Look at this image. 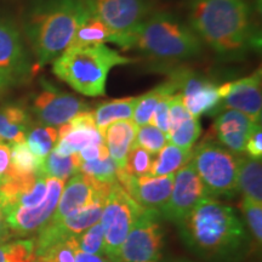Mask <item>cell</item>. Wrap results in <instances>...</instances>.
<instances>
[{"mask_svg":"<svg viewBox=\"0 0 262 262\" xmlns=\"http://www.w3.org/2000/svg\"><path fill=\"white\" fill-rule=\"evenodd\" d=\"M134 143L142 147L150 155H157L168 143V137L158 127L152 124H146V125L137 126Z\"/></svg>","mask_w":262,"mask_h":262,"instance_id":"obj_35","label":"cell"},{"mask_svg":"<svg viewBox=\"0 0 262 262\" xmlns=\"http://www.w3.org/2000/svg\"><path fill=\"white\" fill-rule=\"evenodd\" d=\"M45 195H47V178H45L44 175H41V173H39L37 181H35L34 185H33V187L29 189L28 192H26L24 194L19 195L17 202H16V204L12 206L11 209L34 208V206L39 205L42 201H44Z\"/></svg>","mask_w":262,"mask_h":262,"instance_id":"obj_39","label":"cell"},{"mask_svg":"<svg viewBox=\"0 0 262 262\" xmlns=\"http://www.w3.org/2000/svg\"><path fill=\"white\" fill-rule=\"evenodd\" d=\"M241 209L247 220L248 227L253 233L255 241L261 244L262 241V204L254 202L253 199L244 196Z\"/></svg>","mask_w":262,"mask_h":262,"instance_id":"obj_38","label":"cell"},{"mask_svg":"<svg viewBox=\"0 0 262 262\" xmlns=\"http://www.w3.org/2000/svg\"><path fill=\"white\" fill-rule=\"evenodd\" d=\"M107 41H113V33L101 19L91 15L78 28L70 48H84L90 47V45L104 44Z\"/></svg>","mask_w":262,"mask_h":262,"instance_id":"obj_28","label":"cell"},{"mask_svg":"<svg viewBox=\"0 0 262 262\" xmlns=\"http://www.w3.org/2000/svg\"><path fill=\"white\" fill-rule=\"evenodd\" d=\"M159 216V211L146 209L126 235L118 261L159 262L164 245L163 228L158 222Z\"/></svg>","mask_w":262,"mask_h":262,"instance_id":"obj_9","label":"cell"},{"mask_svg":"<svg viewBox=\"0 0 262 262\" xmlns=\"http://www.w3.org/2000/svg\"><path fill=\"white\" fill-rule=\"evenodd\" d=\"M104 44L84 48H68L52 62V73L84 96L97 97L106 94L110 71L120 64L133 63Z\"/></svg>","mask_w":262,"mask_h":262,"instance_id":"obj_5","label":"cell"},{"mask_svg":"<svg viewBox=\"0 0 262 262\" xmlns=\"http://www.w3.org/2000/svg\"><path fill=\"white\" fill-rule=\"evenodd\" d=\"M107 155H110V153H108L106 145H89L78 152L81 162H93V160H96Z\"/></svg>","mask_w":262,"mask_h":262,"instance_id":"obj_42","label":"cell"},{"mask_svg":"<svg viewBox=\"0 0 262 262\" xmlns=\"http://www.w3.org/2000/svg\"><path fill=\"white\" fill-rule=\"evenodd\" d=\"M31 70V61L18 28L9 19L0 18V71L21 80Z\"/></svg>","mask_w":262,"mask_h":262,"instance_id":"obj_16","label":"cell"},{"mask_svg":"<svg viewBox=\"0 0 262 262\" xmlns=\"http://www.w3.org/2000/svg\"><path fill=\"white\" fill-rule=\"evenodd\" d=\"M189 24L203 42L221 55L241 54L256 39L247 0H192Z\"/></svg>","mask_w":262,"mask_h":262,"instance_id":"obj_3","label":"cell"},{"mask_svg":"<svg viewBox=\"0 0 262 262\" xmlns=\"http://www.w3.org/2000/svg\"><path fill=\"white\" fill-rule=\"evenodd\" d=\"M81 160L78 153L63 157L57 155L54 149L42 160L40 166V173L45 178H55L66 181L71 176L78 173L80 169Z\"/></svg>","mask_w":262,"mask_h":262,"instance_id":"obj_27","label":"cell"},{"mask_svg":"<svg viewBox=\"0 0 262 262\" xmlns=\"http://www.w3.org/2000/svg\"><path fill=\"white\" fill-rule=\"evenodd\" d=\"M116 262H123V261H116Z\"/></svg>","mask_w":262,"mask_h":262,"instance_id":"obj_48","label":"cell"},{"mask_svg":"<svg viewBox=\"0 0 262 262\" xmlns=\"http://www.w3.org/2000/svg\"><path fill=\"white\" fill-rule=\"evenodd\" d=\"M136 102L137 97H126L98 104L93 113L98 133L102 137L104 131L112 123L133 118Z\"/></svg>","mask_w":262,"mask_h":262,"instance_id":"obj_23","label":"cell"},{"mask_svg":"<svg viewBox=\"0 0 262 262\" xmlns=\"http://www.w3.org/2000/svg\"><path fill=\"white\" fill-rule=\"evenodd\" d=\"M170 79L178 85L183 106L193 117L215 114L220 111L222 98L219 86L212 81L189 71L175 72Z\"/></svg>","mask_w":262,"mask_h":262,"instance_id":"obj_12","label":"cell"},{"mask_svg":"<svg viewBox=\"0 0 262 262\" xmlns=\"http://www.w3.org/2000/svg\"><path fill=\"white\" fill-rule=\"evenodd\" d=\"M238 189L254 202H262V166L260 159L241 156L237 175Z\"/></svg>","mask_w":262,"mask_h":262,"instance_id":"obj_22","label":"cell"},{"mask_svg":"<svg viewBox=\"0 0 262 262\" xmlns=\"http://www.w3.org/2000/svg\"><path fill=\"white\" fill-rule=\"evenodd\" d=\"M176 262H188V261H176Z\"/></svg>","mask_w":262,"mask_h":262,"instance_id":"obj_47","label":"cell"},{"mask_svg":"<svg viewBox=\"0 0 262 262\" xmlns=\"http://www.w3.org/2000/svg\"><path fill=\"white\" fill-rule=\"evenodd\" d=\"M42 160L33 155L26 141L14 143L10 145V169L6 173L17 176L38 175L40 173Z\"/></svg>","mask_w":262,"mask_h":262,"instance_id":"obj_29","label":"cell"},{"mask_svg":"<svg viewBox=\"0 0 262 262\" xmlns=\"http://www.w3.org/2000/svg\"><path fill=\"white\" fill-rule=\"evenodd\" d=\"M221 108L238 111L254 122L260 123L262 114L261 70L255 71L249 77L229 81L228 91L222 100Z\"/></svg>","mask_w":262,"mask_h":262,"instance_id":"obj_17","label":"cell"},{"mask_svg":"<svg viewBox=\"0 0 262 262\" xmlns=\"http://www.w3.org/2000/svg\"><path fill=\"white\" fill-rule=\"evenodd\" d=\"M146 208L134 201L119 183L114 182L104 201L101 226L104 233V255L118 261L120 248Z\"/></svg>","mask_w":262,"mask_h":262,"instance_id":"obj_7","label":"cell"},{"mask_svg":"<svg viewBox=\"0 0 262 262\" xmlns=\"http://www.w3.org/2000/svg\"><path fill=\"white\" fill-rule=\"evenodd\" d=\"M32 111L41 125L55 127L64 125L77 114L89 111V104L74 95L47 85L33 100Z\"/></svg>","mask_w":262,"mask_h":262,"instance_id":"obj_13","label":"cell"},{"mask_svg":"<svg viewBox=\"0 0 262 262\" xmlns=\"http://www.w3.org/2000/svg\"><path fill=\"white\" fill-rule=\"evenodd\" d=\"M17 79H15L12 75L6 73L4 71H0V94L5 93L9 88H11L12 85L17 83Z\"/></svg>","mask_w":262,"mask_h":262,"instance_id":"obj_46","label":"cell"},{"mask_svg":"<svg viewBox=\"0 0 262 262\" xmlns=\"http://www.w3.org/2000/svg\"><path fill=\"white\" fill-rule=\"evenodd\" d=\"M34 239L0 244V262H34Z\"/></svg>","mask_w":262,"mask_h":262,"instance_id":"obj_33","label":"cell"},{"mask_svg":"<svg viewBox=\"0 0 262 262\" xmlns=\"http://www.w3.org/2000/svg\"><path fill=\"white\" fill-rule=\"evenodd\" d=\"M124 50H136L158 60L182 61L198 56L203 41L181 19L168 12L148 15L123 41Z\"/></svg>","mask_w":262,"mask_h":262,"instance_id":"obj_4","label":"cell"},{"mask_svg":"<svg viewBox=\"0 0 262 262\" xmlns=\"http://www.w3.org/2000/svg\"><path fill=\"white\" fill-rule=\"evenodd\" d=\"M205 196H209L191 160L173 176L172 191L159 214L178 225Z\"/></svg>","mask_w":262,"mask_h":262,"instance_id":"obj_10","label":"cell"},{"mask_svg":"<svg viewBox=\"0 0 262 262\" xmlns=\"http://www.w3.org/2000/svg\"><path fill=\"white\" fill-rule=\"evenodd\" d=\"M245 152L248 153V156L250 158L254 159H261L262 156V130L261 125L255 127V130L251 133V135L249 136L247 141V145H245Z\"/></svg>","mask_w":262,"mask_h":262,"instance_id":"obj_41","label":"cell"},{"mask_svg":"<svg viewBox=\"0 0 262 262\" xmlns=\"http://www.w3.org/2000/svg\"><path fill=\"white\" fill-rule=\"evenodd\" d=\"M75 262H113V261L108 257L101 256V255L86 254L80 250H77V253H75Z\"/></svg>","mask_w":262,"mask_h":262,"instance_id":"obj_44","label":"cell"},{"mask_svg":"<svg viewBox=\"0 0 262 262\" xmlns=\"http://www.w3.org/2000/svg\"><path fill=\"white\" fill-rule=\"evenodd\" d=\"M113 183L97 182L84 173H75L62 189L57 208L50 221H60L88 208L98 196H107Z\"/></svg>","mask_w":262,"mask_h":262,"instance_id":"obj_15","label":"cell"},{"mask_svg":"<svg viewBox=\"0 0 262 262\" xmlns=\"http://www.w3.org/2000/svg\"><path fill=\"white\" fill-rule=\"evenodd\" d=\"M152 163V155L147 152L146 149H143L142 147L134 143L129 150V155H127L125 171L130 175L135 176V178L149 175Z\"/></svg>","mask_w":262,"mask_h":262,"instance_id":"obj_37","label":"cell"},{"mask_svg":"<svg viewBox=\"0 0 262 262\" xmlns=\"http://www.w3.org/2000/svg\"><path fill=\"white\" fill-rule=\"evenodd\" d=\"M192 158V149H183L180 147L166 143L157 158L153 159L149 176H166L175 173Z\"/></svg>","mask_w":262,"mask_h":262,"instance_id":"obj_26","label":"cell"},{"mask_svg":"<svg viewBox=\"0 0 262 262\" xmlns=\"http://www.w3.org/2000/svg\"><path fill=\"white\" fill-rule=\"evenodd\" d=\"M136 131L137 125L131 119L114 122L104 131L103 141L118 169H125L126 158L135 141Z\"/></svg>","mask_w":262,"mask_h":262,"instance_id":"obj_19","label":"cell"},{"mask_svg":"<svg viewBox=\"0 0 262 262\" xmlns=\"http://www.w3.org/2000/svg\"><path fill=\"white\" fill-rule=\"evenodd\" d=\"M118 166L110 155L93 162H81L79 171L97 182L112 183L117 181Z\"/></svg>","mask_w":262,"mask_h":262,"instance_id":"obj_32","label":"cell"},{"mask_svg":"<svg viewBox=\"0 0 262 262\" xmlns=\"http://www.w3.org/2000/svg\"><path fill=\"white\" fill-rule=\"evenodd\" d=\"M104 201H106V196H98L96 201L88 208L75 212L73 215L67 216V217L62 219L60 221H56L55 224L60 227L67 238L73 237V235H79L91 226L100 221L103 211Z\"/></svg>","mask_w":262,"mask_h":262,"instance_id":"obj_24","label":"cell"},{"mask_svg":"<svg viewBox=\"0 0 262 262\" xmlns=\"http://www.w3.org/2000/svg\"><path fill=\"white\" fill-rule=\"evenodd\" d=\"M178 226L193 253L210 260L238 257L248 241L234 209L210 196H205Z\"/></svg>","mask_w":262,"mask_h":262,"instance_id":"obj_1","label":"cell"},{"mask_svg":"<svg viewBox=\"0 0 262 262\" xmlns=\"http://www.w3.org/2000/svg\"><path fill=\"white\" fill-rule=\"evenodd\" d=\"M58 139V133L55 127L39 125L31 127L26 135V143L32 153L39 159H44L54 149Z\"/></svg>","mask_w":262,"mask_h":262,"instance_id":"obj_30","label":"cell"},{"mask_svg":"<svg viewBox=\"0 0 262 262\" xmlns=\"http://www.w3.org/2000/svg\"><path fill=\"white\" fill-rule=\"evenodd\" d=\"M173 176H135L130 175L125 169L117 170V181L125 189L127 194L137 204L146 209L160 211L168 202L172 191Z\"/></svg>","mask_w":262,"mask_h":262,"instance_id":"obj_14","label":"cell"},{"mask_svg":"<svg viewBox=\"0 0 262 262\" xmlns=\"http://www.w3.org/2000/svg\"><path fill=\"white\" fill-rule=\"evenodd\" d=\"M10 169V146L0 141V179L6 175Z\"/></svg>","mask_w":262,"mask_h":262,"instance_id":"obj_43","label":"cell"},{"mask_svg":"<svg viewBox=\"0 0 262 262\" xmlns=\"http://www.w3.org/2000/svg\"><path fill=\"white\" fill-rule=\"evenodd\" d=\"M12 237L11 231H10L8 224H6L4 212L0 208V244H4Z\"/></svg>","mask_w":262,"mask_h":262,"instance_id":"obj_45","label":"cell"},{"mask_svg":"<svg viewBox=\"0 0 262 262\" xmlns=\"http://www.w3.org/2000/svg\"><path fill=\"white\" fill-rule=\"evenodd\" d=\"M201 131L202 127L198 118L189 114L179 125L169 130L166 137H168V142L180 147V148L192 149L196 140L201 136Z\"/></svg>","mask_w":262,"mask_h":262,"instance_id":"obj_31","label":"cell"},{"mask_svg":"<svg viewBox=\"0 0 262 262\" xmlns=\"http://www.w3.org/2000/svg\"><path fill=\"white\" fill-rule=\"evenodd\" d=\"M91 15L103 22L113 33V41H123L149 15L150 0H85Z\"/></svg>","mask_w":262,"mask_h":262,"instance_id":"obj_8","label":"cell"},{"mask_svg":"<svg viewBox=\"0 0 262 262\" xmlns=\"http://www.w3.org/2000/svg\"><path fill=\"white\" fill-rule=\"evenodd\" d=\"M64 187V182L55 178H47V195L34 208H14L4 212L10 231L16 235H28L39 232L51 220Z\"/></svg>","mask_w":262,"mask_h":262,"instance_id":"obj_11","label":"cell"},{"mask_svg":"<svg viewBox=\"0 0 262 262\" xmlns=\"http://www.w3.org/2000/svg\"><path fill=\"white\" fill-rule=\"evenodd\" d=\"M77 241L75 235L58 242L51 245L40 254L35 255V261L38 262H75V253H77Z\"/></svg>","mask_w":262,"mask_h":262,"instance_id":"obj_34","label":"cell"},{"mask_svg":"<svg viewBox=\"0 0 262 262\" xmlns=\"http://www.w3.org/2000/svg\"><path fill=\"white\" fill-rule=\"evenodd\" d=\"M258 124L238 111L227 110L216 118L211 133L227 149L243 153L249 136Z\"/></svg>","mask_w":262,"mask_h":262,"instance_id":"obj_18","label":"cell"},{"mask_svg":"<svg viewBox=\"0 0 262 262\" xmlns=\"http://www.w3.org/2000/svg\"><path fill=\"white\" fill-rule=\"evenodd\" d=\"M178 85L175 84V81L170 79L165 81V83L158 85L155 89L148 91V93L142 95V96L137 97L133 122L137 126L149 124L150 118H152V114L155 112L159 101L165 96H172V95L178 94Z\"/></svg>","mask_w":262,"mask_h":262,"instance_id":"obj_25","label":"cell"},{"mask_svg":"<svg viewBox=\"0 0 262 262\" xmlns=\"http://www.w3.org/2000/svg\"><path fill=\"white\" fill-rule=\"evenodd\" d=\"M31 129V118L24 107L5 104L0 107V141L14 145L26 141Z\"/></svg>","mask_w":262,"mask_h":262,"instance_id":"obj_20","label":"cell"},{"mask_svg":"<svg viewBox=\"0 0 262 262\" xmlns=\"http://www.w3.org/2000/svg\"><path fill=\"white\" fill-rule=\"evenodd\" d=\"M78 250L86 254L104 255V233L101 224H95L79 235H75Z\"/></svg>","mask_w":262,"mask_h":262,"instance_id":"obj_36","label":"cell"},{"mask_svg":"<svg viewBox=\"0 0 262 262\" xmlns=\"http://www.w3.org/2000/svg\"><path fill=\"white\" fill-rule=\"evenodd\" d=\"M90 16L85 0H37L26 14L24 31L38 67L63 54Z\"/></svg>","mask_w":262,"mask_h":262,"instance_id":"obj_2","label":"cell"},{"mask_svg":"<svg viewBox=\"0 0 262 262\" xmlns=\"http://www.w3.org/2000/svg\"><path fill=\"white\" fill-rule=\"evenodd\" d=\"M34 262H38V261H35V260H34Z\"/></svg>","mask_w":262,"mask_h":262,"instance_id":"obj_49","label":"cell"},{"mask_svg":"<svg viewBox=\"0 0 262 262\" xmlns=\"http://www.w3.org/2000/svg\"><path fill=\"white\" fill-rule=\"evenodd\" d=\"M241 155L206 139L192 152L191 162L209 195H233Z\"/></svg>","mask_w":262,"mask_h":262,"instance_id":"obj_6","label":"cell"},{"mask_svg":"<svg viewBox=\"0 0 262 262\" xmlns=\"http://www.w3.org/2000/svg\"><path fill=\"white\" fill-rule=\"evenodd\" d=\"M172 96H165L159 101L149 120V124L158 127L165 135L168 134L169 129V104Z\"/></svg>","mask_w":262,"mask_h":262,"instance_id":"obj_40","label":"cell"},{"mask_svg":"<svg viewBox=\"0 0 262 262\" xmlns=\"http://www.w3.org/2000/svg\"><path fill=\"white\" fill-rule=\"evenodd\" d=\"M58 139L54 150L57 155L67 157L78 153L89 145H104L103 137L97 129H64L60 126Z\"/></svg>","mask_w":262,"mask_h":262,"instance_id":"obj_21","label":"cell"}]
</instances>
